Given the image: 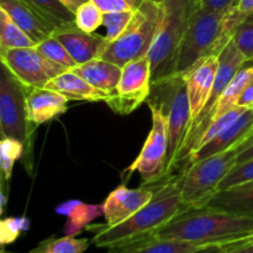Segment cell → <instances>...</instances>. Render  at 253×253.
I'll use <instances>...</instances> for the list:
<instances>
[{"label":"cell","mask_w":253,"mask_h":253,"mask_svg":"<svg viewBox=\"0 0 253 253\" xmlns=\"http://www.w3.org/2000/svg\"><path fill=\"white\" fill-rule=\"evenodd\" d=\"M25 156V147L20 141L10 137H1L0 142V169L1 177L7 183L11 179L12 168L16 161H22Z\"/></svg>","instance_id":"26"},{"label":"cell","mask_w":253,"mask_h":253,"mask_svg":"<svg viewBox=\"0 0 253 253\" xmlns=\"http://www.w3.org/2000/svg\"><path fill=\"white\" fill-rule=\"evenodd\" d=\"M26 90V110L30 123L40 126L58 119L68 109L67 96L48 88H30Z\"/></svg>","instance_id":"16"},{"label":"cell","mask_w":253,"mask_h":253,"mask_svg":"<svg viewBox=\"0 0 253 253\" xmlns=\"http://www.w3.org/2000/svg\"><path fill=\"white\" fill-rule=\"evenodd\" d=\"M235 2H236V0H199V4L202 7L216 10V11H226Z\"/></svg>","instance_id":"37"},{"label":"cell","mask_w":253,"mask_h":253,"mask_svg":"<svg viewBox=\"0 0 253 253\" xmlns=\"http://www.w3.org/2000/svg\"><path fill=\"white\" fill-rule=\"evenodd\" d=\"M152 115V126L150 133L132 165L124 172L126 178L137 172L142 178L143 185L156 184L165 179L168 156V127L167 120L160 108L148 105Z\"/></svg>","instance_id":"9"},{"label":"cell","mask_w":253,"mask_h":253,"mask_svg":"<svg viewBox=\"0 0 253 253\" xmlns=\"http://www.w3.org/2000/svg\"><path fill=\"white\" fill-rule=\"evenodd\" d=\"M146 103L163 111L168 127V156L166 177L178 167L180 153L192 126L189 98L182 74L152 83L151 94Z\"/></svg>","instance_id":"4"},{"label":"cell","mask_w":253,"mask_h":253,"mask_svg":"<svg viewBox=\"0 0 253 253\" xmlns=\"http://www.w3.org/2000/svg\"><path fill=\"white\" fill-rule=\"evenodd\" d=\"M150 1L155 2V4H157V5H161V4H163V2H165L166 0H150Z\"/></svg>","instance_id":"44"},{"label":"cell","mask_w":253,"mask_h":253,"mask_svg":"<svg viewBox=\"0 0 253 253\" xmlns=\"http://www.w3.org/2000/svg\"><path fill=\"white\" fill-rule=\"evenodd\" d=\"M36 43L20 29L4 9L0 7V49L35 47Z\"/></svg>","instance_id":"24"},{"label":"cell","mask_w":253,"mask_h":253,"mask_svg":"<svg viewBox=\"0 0 253 253\" xmlns=\"http://www.w3.org/2000/svg\"><path fill=\"white\" fill-rule=\"evenodd\" d=\"M90 1L95 4L103 14L133 10L126 0H90Z\"/></svg>","instance_id":"34"},{"label":"cell","mask_w":253,"mask_h":253,"mask_svg":"<svg viewBox=\"0 0 253 253\" xmlns=\"http://www.w3.org/2000/svg\"><path fill=\"white\" fill-rule=\"evenodd\" d=\"M231 7L242 19H245L253 12V0H236V2Z\"/></svg>","instance_id":"39"},{"label":"cell","mask_w":253,"mask_h":253,"mask_svg":"<svg viewBox=\"0 0 253 253\" xmlns=\"http://www.w3.org/2000/svg\"><path fill=\"white\" fill-rule=\"evenodd\" d=\"M252 61H253V59H252Z\"/></svg>","instance_id":"47"},{"label":"cell","mask_w":253,"mask_h":253,"mask_svg":"<svg viewBox=\"0 0 253 253\" xmlns=\"http://www.w3.org/2000/svg\"><path fill=\"white\" fill-rule=\"evenodd\" d=\"M253 236V216L214 208H189L148 239L224 244Z\"/></svg>","instance_id":"2"},{"label":"cell","mask_w":253,"mask_h":253,"mask_svg":"<svg viewBox=\"0 0 253 253\" xmlns=\"http://www.w3.org/2000/svg\"><path fill=\"white\" fill-rule=\"evenodd\" d=\"M56 212L64 215L68 219L64 225L63 232L66 236L73 237L88 227L93 220L104 215L103 205H89L78 200H69L59 204L56 208Z\"/></svg>","instance_id":"21"},{"label":"cell","mask_w":253,"mask_h":253,"mask_svg":"<svg viewBox=\"0 0 253 253\" xmlns=\"http://www.w3.org/2000/svg\"><path fill=\"white\" fill-rule=\"evenodd\" d=\"M135 10H128V11H119V12H108L104 14L103 26L105 27L106 32L104 35V39L106 40L108 44L118 39L124 30L127 27L128 22L131 21Z\"/></svg>","instance_id":"30"},{"label":"cell","mask_w":253,"mask_h":253,"mask_svg":"<svg viewBox=\"0 0 253 253\" xmlns=\"http://www.w3.org/2000/svg\"><path fill=\"white\" fill-rule=\"evenodd\" d=\"M30 227L29 219L22 217H6L0 222V244L4 247L17 240L21 232L27 231Z\"/></svg>","instance_id":"32"},{"label":"cell","mask_w":253,"mask_h":253,"mask_svg":"<svg viewBox=\"0 0 253 253\" xmlns=\"http://www.w3.org/2000/svg\"><path fill=\"white\" fill-rule=\"evenodd\" d=\"M153 195L155 185L153 188L142 185L137 189H128L125 185H119L108 195L103 204L105 226H115L127 220L150 203Z\"/></svg>","instance_id":"13"},{"label":"cell","mask_w":253,"mask_h":253,"mask_svg":"<svg viewBox=\"0 0 253 253\" xmlns=\"http://www.w3.org/2000/svg\"><path fill=\"white\" fill-rule=\"evenodd\" d=\"M242 20L232 7L226 11L198 7L180 42L175 74H184L203 59L219 54Z\"/></svg>","instance_id":"3"},{"label":"cell","mask_w":253,"mask_h":253,"mask_svg":"<svg viewBox=\"0 0 253 253\" xmlns=\"http://www.w3.org/2000/svg\"><path fill=\"white\" fill-rule=\"evenodd\" d=\"M245 110H247V109L241 108V106H235L234 109H231L230 111H227L226 114H224L222 116H220L219 119H215L214 121H211V123H210V125L208 126L207 130H205V132L202 135V137L199 138V141H198V143L195 145V147L193 148L192 152L197 151L198 148H200L202 146H204L205 143L209 142V141L212 140L214 137H216V136L219 135V133H221L222 131L226 130L229 126H231L232 124H234L235 121H236L237 119H239L240 116L245 113ZM185 160H187V158H185Z\"/></svg>","instance_id":"27"},{"label":"cell","mask_w":253,"mask_h":253,"mask_svg":"<svg viewBox=\"0 0 253 253\" xmlns=\"http://www.w3.org/2000/svg\"><path fill=\"white\" fill-rule=\"evenodd\" d=\"M217 67H219V54H214V56L203 59L192 69L182 74L185 86H187L188 98H189L192 125L207 106L212 86H214Z\"/></svg>","instance_id":"12"},{"label":"cell","mask_w":253,"mask_h":253,"mask_svg":"<svg viewBox=\"0 0 253 253\" xmlns=\"http://www.w3.org/2000/svg\"><path fill=\"white\" fill-rule=\"evenodd\" d=\"M126 1L128 2V5H130L133 10H136L143 4V1H145V0H126Z\"/></svg>","instance_id":"43"},{"label":"cell","mask_w":253,"mask_h":253,"mask_svg":"<svg viewBox=\"0 0 253 253\" xmlns=\"http://www.w3.org/2000/svg\"><path fill=\"white\" fill-rule=\"evenodd\" d=\"M71 71L85 79L93 86L108 93L110 96L115 91L116 85L120 81L123 67L106 59L95 58L84 64H78Z\"/></svg>","instance_id":"18"},{"label":"cell","mask_w":253,"mask_h":253,"mask_svg":"<svg viewBox=\"0 0 253 253\" xmlns=\"http://www.w3.org/2000/svg\"><path fill=\"white\" fill-rule=\"evenodd\" d=\"M237 148L188 165L177 177L180 197L187 208H203L219 190L227 173L236 166Z\"/></svg>","instance_id":"8"},{"label":"cell","mask_w":253,"mask_h":253,"mask_svg":"<svg viewBox=\"0 0 253 253\" xmlns=\"http://www.w3.org/2000/svg\"><path fill=\"white\" fill-rule=\"evenodd\" d=\"M199 6V0H166L161 4L160 25L148 53L152 83L175 74L180 42L193 14Z\"/></svg>","instance_id":"5"},{"label":"cell","mask_w":253,"mask_h":253,"mask_svg":"<svg viewBox=\"0 0 253 253\" xmlns=\"http://www.w3.org/2000/svg\"><path fill=\"white\" fill-rule=\"evenodd\" d=\"M90 246L88 239L64 236L61 239H48L41 242L29 253H84Z\"/></svg>","instance_id":"25"},{"label":"cell","mask_w":253,"mask_h":253,"mask_svg":"<svg viewBox=\"0 0 253 253\" xmlns=\"http://www.w3.org/2000/svg\"><path fill=\"white\" fill-rule=\"evenodd\" d=\"M5 183L7 182L1 177V188H0V199H1V202H0V212H1V214H4L7 202V193L6 190H5Z\"/></svg>","instance_id":"42"},{"label":"cell","mask_w":253,"mask_h":253,"mask_svg":"<svg viewBox=\"0 0 253 253\" xmlns=\"http://www.w3.org/2000/svg\"><path fill=\"white\" fill-rule=\"evenodd\" d=\"M0 7L36 44L52 36L56 27L24 0H0Z\"/></svg>","instance_id":"17"},{"label":"cell","mask_w":253,"mask_h":253,"mask_svg":"<svg viewBox=\"0 0 253 253\" xmlns=\"http://www.w3.org/2000/svg\"><path fill=\"white\" fill-rule=\"evenodd\" d=\"M0 253H14V252H7V251H5L4 249H1V252H0Z\"/></svg>","instance_id":"45"},{"label":"cell","mask_w":253,"mask_h":253,"mask_svg":"<svg viewBox=\"0 0 253 253\" xmlns=\"http://www.w3.org/2000/svg\"><path fill=\"white\" fill-rule=\"evenodd\" d=\"M36 48L39 49L42 54H44L47 58L53 61L54 63L61 64L64 68L72 69L76 66H78L77 62L72 58L69 52L66 49V47H64L58 40L54 39L53 36L48 37V39H46L44 41L40 42L39 44H36Z\"/></svg>","instance_id":"28"},{"label":"cell","mask_w":253,"mask_h":253,"mask_svg":"<svg viewBox=\"0 0 253 253\" xmlns=\"http://www.w3.org/2000/svg\"><path fill=\"white\" fill-rule=\"evenodd\" d=\"M59 1H61L62 4L67 7V9L71 10L73 14H76V11L82 6V5L85 4V2H88V1H90V0H59Z\"/></svg>","instance_id":"41"},{"label":"cell","mask_w":253,"mask_h":253,"mask_svg":"<svg viewBox=\"0 0 253 253\" xmlns=\"http://www.w3.org/2000/svg\"><path fill=\"white\" fill-rule=\"evenodd\" d=\"M52 36L66 47L77 64H84L91 59L100 58L108 46L104 36L84 32L77 25L56 29Z\"/></svg>","instance_id":"15"},{"label":"cell","mask_w":253,"mask_h":253,"mask_svg":"<svg viewBox=\"0 0 253 253\" xmlns=\"http://www.w3.org/2000/svg\"><path fill=\"white\" fill-rule=\"evenodd\" d=\"M152 200L137 212L115 226L95 225L91 242L101 249H115L146 240L189 209L183 203L177 177L165 178L156 183Z\"/></svg>","instance_id":"1"},{"label":"cell","mask_w":253,"mask_h":253,"mask_svg":"<svg viewBox=\"0 0 253 253\" xmlns=\"http://www.w3.org/2000/svg\"><path fill=\"white\" fill-rule=\"evenodd\" d=\"M232 41L247 61L253 59V12L240 22L234 32Z\"/></svg>","instance_id":"31"},{"label":"cell","mask_w":253,"mask_h":253,"mask_svg":"<svg viewBox=\"0 0 253 253\" xmlns=\"http://www.w3.org/2000/svg\"><path fill=\"white\" fill-rule=\"evenodd\" d=\"M161 5L145 0L135 10L123 34L106 46L100 58L124 67L135 59L148 56L161 20Z\"/></svg>","instance_id":"7"},{"label":"cell","mask_w":253,"mask_h":253,"mask_svg":"<svg viewBox=\"0 0 253 253\" xmlns=\"http://www.w3.org/2000/svg\"><path fill=\"white\" fill-rule=\"evenodd\" d=\"M250 182H253V158L247 162L235 166L221 182L217 192Z\"/></svg>","instance_id":"33"},{"label":"cell","mask_w":253,"mask_h":253,"mask_svg":"<svg viewBox=\"0 0 253 253\" xmlns=\"http://www.w3.org/2000/svg\"><path fill=\"white\" fill-rule=\"evenodd\" d=\"M253 133V110L247 109L245 113L232 124L231 126L222 131L221 133L205 143L197 151L187 157V166L198 161L205 160L210 156L219 155L226 151L237 148L242 142L247 140Z\"/></svg>","instance_id":"14"},{"label":"cell","mask_w":253,"mask_h":253,"mask_svg":"<svg viewBox=\"0 0 253 253\" xmlns=\"http://www.w3.org/2000/svg\"><path fill=\"white\" fill-rule=\"evenodd\" d=\"M204 207L253 216V182L215 193Z\"/></svg>","instance_id":"20"},{"label":"cell","mask_w":253,"mask_h":253,"mask_svg":"<svg viewBox=\"0 0 253 253\" xmlns=\"http://www.w3.org/2000/svg\"><path fill=\"white\" fill-rule=\"evenodd\" d=\"M253 158V133L245 142L237 147V160L236 165L247 162Z\"/></svg>","instance_id":"36"},{"label":"cell","mask_w":253,"mask_h":253,"mask_svg":"<svg viewBox=\"0 0 253 253\" xmlns=\"http://www.w3.org/2000/svg\"><path fill=\"white\" fill-rule=\"evenodd\" d=\"M252 110H253V109H252Z\"/></svg>","instance_id":"46"},{"label":"cell","mask_w":253,"mask_h":253,"mask_svg":"<svg viewBox=\"0 0 253 253\" xmlns=\"http://www.w3.org/2000/svg\"><path fill=\"white\" fill-rule=\"evenodd\" d=\"M226 253H253V236L237 245L236 247H234Z\"/></svg>","instance_id":"40"},{"label":"cell","mask_w":253,"mask_h":253,"mask_svg":"<svg viewBox=\"0 0 253 253\" xmlns=\"http://www.w3.org/2000/svg\"><path fill=\"white\" fill-rule=\"evenodd\" d=\"M236 106H241L245 109H253V81L250 82L242 90Z\"/></svg>","instance_id":"38"},{"label":"cell","mask_w":253,"mask_h":253,"mask_svg":"<svg viewBox=\"0 0 253 253\" xmlns=\"http://www.w3.org/2000/svg\"><path fill=\"white\" fill-rule=\"evenodd\" d=\"M250 239V237H249ZM245 240H239V241H231V242H224V244H209L205 245V246L199 247V249L194 250V251L189 253H226L231 249L236 247L237 245H240L241 242L246 241Z\"/></svg>","instance_id":"35"},{"label":"cell","mask_w":253,"mask_h":253,"mask_svg":"<svg viewBox=\"0 0 253 253\" xmlns=\"http://www.w3.org/2000/svg\"><path fill=\"white\" fill-rule=\"evenodd\" d=\"M74 15H76V25L84 32L94 34L98 27L103 26L104 14L91 1L82 5Z\"/></svg>","instance_id":"29"},{"label":"cell","mask_w":253,"mask_h":253,"mask_svg":"<svg viewBox=\"0 0 253 253\" xmlns=\"http://www.w3.org/2000/svg\"><path fill=\"white\" fill-rule=\"evenodd\" d=\"M209 245V244H208ZM205 246L198 242L174 239H146L125 246L109 249L110 253H189Z\"/></svg>","instance_id":"22"},{"label":"cell","mask_w":253,"mask_h":253,"mask_svg":"<svg viewBox=\"0 0 253 253\" xmlns=\"http://www.w3.org/2000/svg\"><path fill=\"white\" fill-rule=\"evenodd\" d=\"M0 61L25 89L46 88L52 79L68 71L47 58L36 46L0 49Z\"/></svg>","instance_id":"10"},{"label":"cell","mask_w":253,"mask_h":253,"mask_svg":"<svg viewBox=\"0 0 253 253\" xmlns=\"http://www.w3.org/2000/svg\"><path fill=\"white\" fill-rule=\"evenodd\" d=\"M152 88L151 59L146 56L123 67L115 91L105 100L109 108L119 115H128L146 103Z\"/></svg>","instance_id":"11"},{"label":"cell","mask_w":253,"mask_h":253,"mask_svg":"<svg viewBox=\"0 0 253 253\" xmlns=\"http://www.w3.org/2000/svg\"><path fill=\"white\" fill-rule=\"evenodd\" d=\"M56 29L76 25V15L59 0H24Z\"/></svg>","instance_id":"23"},{"label":"cell","mask_w":253,"mask_h":253,"mask_svg":"<svg viewBox=\"0 0 253 253\" xmlns=\"http://www.w3.org/2000/svg\"><path fill=\"white\" fill-rule=\"evenodd\" d=\"M46 88L63 94L69 100L105 101L109 98L108 93L93 86L81 76L72 72L71 69L52 79L47 84Z\"/></svg>","instance_id":"19"},{"label":"cell","mask_w":253,"mask_h":253,"mask_svg":"<svg viewBox=\"0 0 253 253\" xmlns=\"http://www.w3.org/2000/svg\"><path fill=\"white\" fill-rule=\"evenodd\" d=\"M36 126L30 123L26 110V90L1 64L0 72V131L1 137L20 141L25 147L21 161L27 173L34 167V138Z\"/></svg>","instance_id":"6"}]
</instances>
